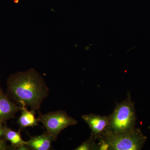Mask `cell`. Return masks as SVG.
Listing matches in <instances>:
<instances>
[{
    "mask_svg": "<svg viewBox=\"0 0 150 150\" xmlns=\"http://www.w3.org/2000/svg\"><path fill=\"white\" fill-rule=\"evenodd\" d=\"M7 86L8 92L16 102L30 106L35 111L40 109L49 92L43 78L33 69L12 75L8 80Z\"/></svg>",
    "mask_w": 150,
    "mask_h": 150,
    "instance_id": "1",
    "label": "cell"
},
{
    "mask_svg": "<svg viewBox=\"0 0 150 150\" xmlns=\"http://www.w3.org/2000/svg\"><path fill=\"white\" fill-rule=\"evenodd\" d=\"M98 139V150H140L144 147L147 138L139 129L115 132L107 129Z\"/></svg>",
    "mask_w": 150,
    "mask_h": 150,
    "instance_id": "2",
    "label": "cell"
},
{
    "mask_svg": "<svg viewBox=\"0 0 150 150\" xmlns=\"http://www.w3.org/2000/svg\"><path fill=\"white\" fill-rule=\"evenodd\" d=\"M109 115L110 121L107 129L115 132L130 131L135 128L137 120L134 103L131 95L123 102L116 103L113 112Z\"/></svg>",
    "mask_w": 150,
    "mask_h": 150,
    "instance_id": "3",
    "label": "cell"
},
{
    "mask_svg": "<svg viewBox=\"0 0 150 150\" xmlns=\"http://www.w3.org/2000/svg\"><path fill=\"white\" fill-rule=\"evenodd\" d=\"M37 118L38 122L43 123L47 130L46 132L54 142L63 130L69 126L76 125L78 122L64 110L48 112L46 114L39 112V116Z\"/></svg>",
    "mask_w": 150,
    "mask_h": 150,
    "instance_id": "4",
    "label": "cell"
},
{
    "mask_svg": "<svg viewBox=\"0 0 150 150\" xmlns=\"http://www.w3.org/2000/svg\"><path fill=\"white\" fill-rule=\"evenodd\" d=\"M82 118L91 131V136L98 139L107 130L109 126V115L101 116L94 114L83 115Z\"/></svg>",
    "mask_w": 150,
    "mask_h": 150,
    "instance_id": "5",
    "label": "cell"
},
{
    "mask_svg": "<svg viewBox=\"0 0 150 150\" xmlns=\"http://www.w3.org/2000/svg\"><path fill=\"white\" fill-rule=\"evenodd\" d=\"M21 106H18L11 102L2 92L0 91V122L14 118L16 114L21 110Z\"/></svg>",
    "mask_w": 150,
    "mask_h": 150,
    "instance_id": "6",
    "label": "cell"
},
{
    "mask_svg": "<svg viewBox=\"0 0 150 150\" xmlns=\"http://www.w3.org/2000/svg\"><path fill=\"white\" fill-rule=\"evenodd\" d=\"M30 138L26 144L30 150H48L51 149L53 140L47 132L39 136L30 137Z\"/></svg>",
    "mask_w": 150,
    "mask_h": 150,
    "instance_id": "7",
    "label": "cell"
},
{
    "mask_svg": "<svg viewBox=\"0 0 150 150\" xmlns=\"http://www.w3.org/2000/svg\"><path fill=\"white\" fill-rule=\"evenodd\" d=\"M21 114L18 120V123L21 129L26 127H34L38 125V120L35 116V111L32 110H28L24 105H21Z\"/></svg>",
    "mask_w": 150,
    "mask_h": 150,
    "instance_id": "8",
    "label": "cell"
},
{
    "mask_svg": "<svg viewBox=\"0 0 150 150\" xmlns=\"http://www.w3.org/2000/svg\"><path fill=\"white\" fill-rule=\"evenodd\" d=\"M18 132L13 131L10 128L5 126L4 137L5 139L9 141L13 147L16 149L21 146L26 145V142L23 141L21 135V130Z\"/></svg>",
    "mask_w": 150,
    "mask_h": 150,
    "instance_id": "9",
    "label": "cell"
},
{
    "mask_svg": "<svg viewBox=\"0 0 150 150\" xmlns=\"http://www.w3.org/2000/svg\"><path fill=\"white\" fill-rule=\"evenodd\" d=\"M96 139L93 136H91L88 139L83 142L81 144L75 149V150H98V145L96 144Z\"/></svg>",
    "mask_w": 150,
    "mask_h": 150,
    "instance_id": "10",
    "label": "cell"
},
{
    "mask_svg": "<svg viewBox=\"0 0 150 150\" xmlns=\"http://www.w3.org/2000/svg\"><path fill=\"white\" fill-rule=\"evenodd\" d=\"M7 146L6 145L5 141L3 139H0V150L7 149Z\"/></svg>",
    "mask_w": 150,
    "mask_h": 150,
    "instance_id": "11",
    "label": "cell"
},
{
    "mask_svg": "<svg viewBox=\"0 0 150 150\" xmlns=\"http://www.w3.org/2000/svg\"><path fill=\"white\" fill-rule=\"evenodd\" d=\"M3 122H0V139H2L4 137V132L5 126H3Z\"/></svg>",
    "mask_w": 150,
    "mask_h": 150,
    "instance_id": "12",
    "label": "cell"
},
{
    "mask_svg": "<svg viewBox=\"0 0 150 150\" xmlns=\"http://www.w3.org/2000/svg\"><path fill=\"white\" fill-rule=\"evenodd\" d=\"M149 129L150 130V126H149Z\"/></svg>",
    "mask_w": 150,
    "mask_h": 150,
    "instance_id": "13",
    "label": "cell"
}]
</instances>
